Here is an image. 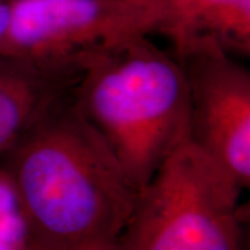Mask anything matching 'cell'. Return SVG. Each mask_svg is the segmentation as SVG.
Here are the masks:
<instances>
[{"mask_svg":"<svg viewBox=\"0 0 250 250\" xmlns=\"http://www.w3.org/2000/svg\"><path fill=\"white\" fill-rule=\"evenodd\" d=\"M72 250H121L118 241H100V242H92L88 245L80 246L77 249Z\"/></svg>","mask_w":250,"mask_h":250,"instance_id":"cell-10","label":"cell"},{"mask_svg":"<svg viewBox=\"0 0 250 250\" xmlns=\"http://www.w3.org/2000/svg\"><path fill=\"white\" fill-rule=\"evenodd\" d=\"M29 238L17 197L0 170V250H11Z\"/></svg>","mask_w":250,"mask_h":250,"instance_id":"cell-8","label":"cell"},{"mask_svg":"<svg viewBox=\"0 0 250 250\" xmlns=\"http://www.w3.org/2000/svg\"><path fill=\"white\" fill-rule=\"evenodd\" d=\"M146 34L141 0H13L4 56L70 59Z\"/></svg>","mask_w":250,"mask_h":250,"instance_id":"cell-5","label":"cell"},{"mask_svg":"<svg viewBox=\"0 0 250 250\" xmlns=\"http://www.w3.org/2000/svg\"><path fill=\"white\" fill-rule=\"evenodd\" d=\"M10 22V3L0 0V54L4 56L6 38Z\"/></svg>","mask_w":250,"mask_h":250,"instance_id":"cell-9","label":"cell"},{"mask_svg":"<svg viewBox=\"0 0 250 250\" xmlns=\"http://www.w3.org/2000/svg\"><path fill=\"white\" fill-rule=\"evenodd\" d=\"M86 53L60 60L0 54V157L54 103L71 93Z\"/></svg>","mask_w":250,"mask_h":250,"instance_id":"cell-6","label":"cell"},{"mask_svg":"<svg viewBox=\"0 0 250 250\" xmlns=\"http://www.w3.org/2000/svg\"><path fill=\"white\" fill-rule=\"evenodd\" d=\"M0 170L29 238L47 250L117 241L138 195L107 145L74 107L71 93L0 157Z\"/></svg>","mask_w":250,"mask_h":250,"instance_id":"cell-1","label":"cell"},{"mask_svg":"<svg viewBox=\"0 0 250 250\" xmlns=\"http://www.w3.org/2000/svg\"><path fill=\"white\" fill-rule=\"evenodd\" d=\"M71 99L136 193L171 153L189 141L184 70L174 54L153 45L146 35L89 50Z\"/></svg>","mask_w":250,"mask_h":250,"instance_id":"cell-2","label":"cell"},{"mask_svg":"<svg viewBox=\"0 0 250 250\" xmlns=\"http://www.w3.org/2000/svg\"><path fill=\"white\" fill-rule=\"evenodd\" d=\"M242 188L192 142L164 160L135 200L121 250H243Z\"/></svg>","mask_w":250,"mask_h":250,"instance_id":"cell-3","label":"cell"},{"mask_svg":"<svg viewBox=\"0 0 250 250\" xmlns=\"http://www.w3.org/2000/svg\"><path fill=\"white\" fill-rule=\"evenodd\" d=\"M149 32L171 39L174 50L210 39L229 53L250 52V0H141Z\"/></svg>","mask_w":250,"mask_h":250,"instance_id":"cell-7","label":"cell"},{"mask_svg":"<svg viewBox=\"0 0 250 250\" xmlns=\"http://www.w3.org/2000/svg\"><path fill=\"white\" fill-rule=\"evenodd\" d=\"M189 92V142L250 185V72L214 41L174 50Z\"/></svg>","mask_w":250,"mask_h":250,"instance_id":"cell-4","label":"cell"},{"mask_svg":"<svg viewBox=\"0 0 250 250\" xmlns=\"http://www.w3.org/2000/svg\"><path fill=\"white\" fill-rule=\"evenodd\" d=\"M11 250H47L45 249L43 246H41L39 243H36L35 241H32L31 238H28L27 241L24 242V243H21L20 246L17 248H14V249Z\"/></svg>","mask_w":250,"mask_h":250,"instance_id":"cell-11","label":"cell"}]
</instances>
